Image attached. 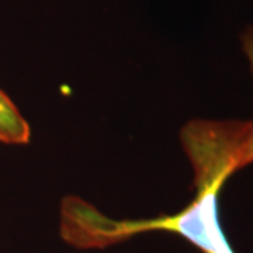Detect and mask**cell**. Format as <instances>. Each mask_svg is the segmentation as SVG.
<instances>
[{
    "label": "cell",
    "instance_id": "7a4b0ae2",
    "mask_svg": "<svg viewBox=\"0 0 253 253\" xmlns=\"http://www.w3.org/2000/svg\"><path fill=\"white\" fill-rule=\"evenodd\" d=\"M0 141L4 144L24 145L30 141V126L16 104L0 89Z\"/></svg>",
    "mask_w": 253,
    "mask_h": 253
},
{
    "label": "cell",
    "instance_id": "6da1fadb",
    "mask_svg": "<svg viewBox=\"0 0 253 253\" xmlns=\"http://www.w3.org/2000/svg\"><path fill=\"white\" fill-rule=\"evenodd\" d=\"M252 129L253 123L194 121L184 126L181 142L193 165L196 199L170 217L96 226L97 245L145 231H169L186 238L203 253H235L219 222L218 197L226 179L248 163Z\"/></svg>",
    "mask_w": 253,
    "mask_h": 253
},
{
    "label": "cell",
    "instance_id": "3957f363",
    "mask_svg": "<svg viewBox=\"0 0 253 253\" xmlns=\"http://www.w3.org/2000/svg\"><path fill=\"white\" fill-rule=\"evenodd\" d=\"M244 51L249 62H251V68H252L253 73V30H248L244 36ZM249 162H253V132L252 139H251V145H249Z\"/></svg>",
    "mask_w": 253,
    "mask_h": 253
}]
</instances>
